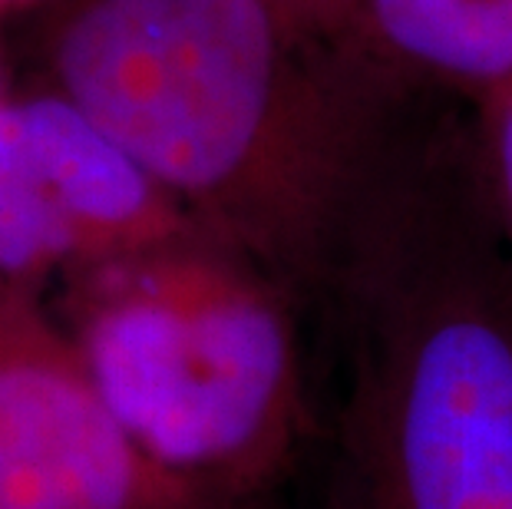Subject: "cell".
Masks as SVG:
<instances>
[{"instance_id":"6da1fadb","label":"cell","mask_w":512,"mask_h":509,"mask_svg":"<svg viewBox=\"0 0 512 509\" xmlns=\"http://www.w3.org/2000/svg\"><path fill=\"white\" fill-rule=\"evenodd\" d=\"M176 235L73 268L60 328L139 450L255 509L318 437L281 311Z\"/></svg>"},{"instance_id":"7a4b0ae2","label":"cell","mask_w":512,"mask_h":509,"mask_svg":"<svg viewBox=\"0 0 512 509\" xmlns=\"http://www.w3.org/2000/svg\"><path fill=\"white\" fill-rule=\"evenodd\" d=\"M47 63L169 196L225 202L252 179L275 70L261 0H76Z\"/></svg>"},{"instance_id":"3957f363","label":"cell","mask_w":512,"mask_h":509,"mask_svg":"<svg viewBox=\"0 0 512 509\" xmlns=\"http://www.w3.org/2000/svg\"><path fill=\"white\" fill-rule=\"evenodd\" d=\"M321 509H512V324L430 314L337 397Z\"/></svg>"},{"instance_id":"277c9868","label":"cell","mask_w":512,"mask_h":509,"mask_svg":"<svg viewBox=\"0 0 512 509\" xmlns=\"http://www.w3.org/2000/svg\"><path fill=\"white\" fill-rule=\"evenodd\" d=\"M0 509H242L156 467L37 288L0 281Z\"/></svg>"},{"instance_id":"5b68a950","label":"cell","mask_w":512,"mask_h":509,"mask_svg":"<svg viewBox=\"0 0 512 509\" xmlns=\"http://www.w3.org/2000/svg\"><path fill=\"white\" fill-rule=\"evenodd\" d=\"M176 235L166 189L63 93L0 100V281L103 262Z\"/></svg>"},{"instance_id":"8992f818","label":"cell","mask_w":512,"mask_h":509,"mask_svg":"<svg viewBox=\"0 0 512 509\" xmlns=\"http://www.w3.org/2000/svg\"><path fill=\"white\" fill-rule=\"evenodd\" d=\"M403 50L446 70L496 77L512 67V0H374Z\"/></svg>"},{"instance_id":"52a82bcc","label":"cell","mask_w":512,"mask_h":509,"mask_svg":"<svg viewBox=\"0 0 512 509\" xmlns=\"http://www.w3.org/2000/svg\"><path fill=\"white\" fill-rule=\"evenodd\" d=\"M503 182H506V199H509V212H512V116H509L506 133H503Z\"/></svg>"},{"instance_id":"ba28073f","label":"cell","mask_w":512,"mask_h":509,"mask_svg":"<svg viewBox=\"0 0 512 509\" xmlns=\"http://www.w3.org/2000/svg\"><path fill=\"white\" fill-rule=\"evenodd\" d=\"M20 4H30V0H0V10H10V7H20Z\"/></svg>"}]
</instances>
